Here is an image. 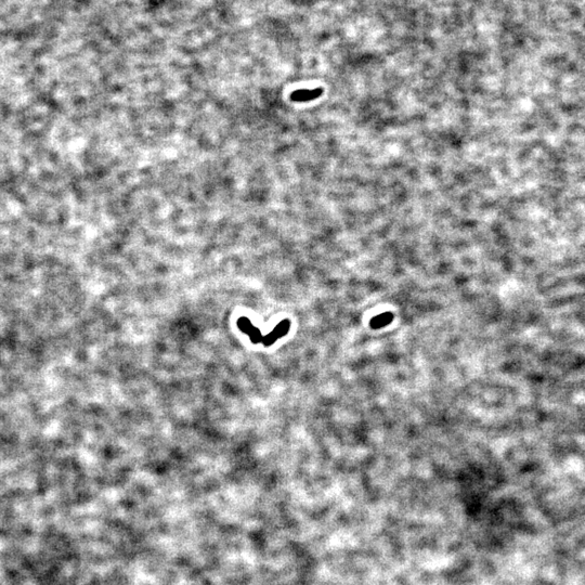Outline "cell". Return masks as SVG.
Here are the masks:
<instances>
[{"label": "cell", "instance_id": "obj_4", "mask_svg": "<svg viewBox=\"0 0 585 585\" xmlns=\"http://www.w3.org/2000/svg\"><path fill=\"white\" fill-rule=\"evenodd\" d=\"M238 327L240 328V331H242L243 333H245L247 335L251 334L256 328V326L253 325L251 320L246 317H242L238 320Z\"/></svg>", "mask_w": 585, "mask_h": 585}, {"label": "cell", "instance_id": "obj_2", "mask_svg": "<svg viewBox=\"0 0 585 585\" xmlns=\"http://www.w3.org/2000/svg\"><path fill=\"white\" fill-rule=\"evenodd\" d=\"M323 94V89L315 88V89H299L297 91H294L291 95V99L295 102H309L314 100Z\"/></svg>", "mask_w": 585, "mask_h": 585}, {"label": "cell", "instance_id": "obj_5", "mask_svg": "<svg viewBox=\"0 0 585 585\" xmlns=\"http://www.w3.org/2000/svg\"><path fill=\"white\" fill-rule=\"evenodd\" d=\"M248 336H249V338H251L253 344L262 343V338H264V335L261 334L260 330H259V328H257V327H256L255 330L251 334L248 335Z\"/></svg>", "mask_w": 585, "mask_h": 585}, {"label": "cell", "instance_id": "obj_1", "mask_svg": "<svg viewBox=\"0 0 585 585\" xmlns=\"http://www.w3.org/2000/svg\"><path fill=\"white\" fill-rule=\"evenodd\" d=\"M290 328L291 322L288 320H283L273 328V331L271 333H269L266 336H264V338H262V344L266 347L273 345L278 339L285 336L288 331H290Z\"/></svg>", "mask_w": 585, "mask_h": 585}, {"label": "cell", "instance_id": "obj_3", "mask_svg": "<svg viewBox=\"0 0 585 585\" xmlns=\"http://www.w3.org/2000/svg\"><path fill=\"white\" fill-rule=\"evenodd\" d=\"M393 319V315L390 312H385L382 314H378L376 315L375 318H373L370 322L371 327L374 328V330H378V328H382L384 326H386L387 324H389L390 322Z\"/></svg>", "mask_w": 585, "mask_h": 585}]
</instances>
